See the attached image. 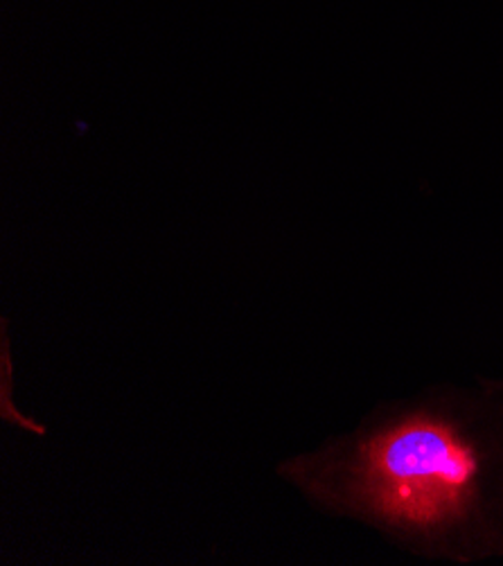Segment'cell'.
Here are the masks:
<instances>
[{"label":"cell","mask_w":503,"mask_h":566,"mask_svg":"<svg viewBox=\"0 0 503 566\" xmlns=\"http://www.w3.org/2000/svg\"><path fill=\"white\" fill-rule=\"evenodd\" d=\"M12 370H14V364H12V346H10V329H8V318H0V420L17 427V429H23L32 436H39L43 438L48 433V429L36 422L34 418L25 416L23 411L17 409L14 400L10 398V388H12Z\"/></svg>","instance_id":"2"},{"label":"cell","mask_w":503,"mask_h":566,"mask_svg":"<svg viewBox=\"0 0 503 566\" xmlns=\"http://www.w3.org/2000/svg\"><path fill=\"white\" fill-rule=\"evenodd\" d=\"M275 476L316 511L459 553L490 528L496 463L470 413L420 405L298 451Z\"/></svg>","instance_id":"1"}]
</instances>
